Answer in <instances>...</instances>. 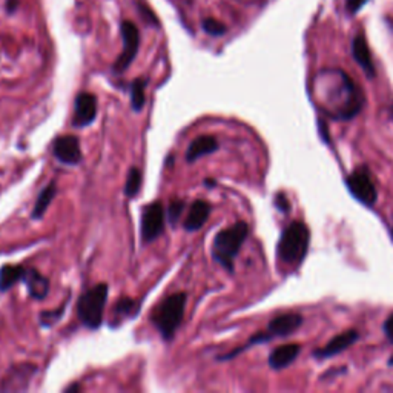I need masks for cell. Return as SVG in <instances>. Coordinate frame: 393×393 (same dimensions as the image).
<instances>
[{
    "instance_id": "1",
    "label": "cell",
    "mask_w": 393,
    "mask_h": 393,
    "mask_svg": "<svg viewBox=\"0 0 393 393\" xmlns=\"http://www.w3.org/2000/svg\"><path fill=\"white\" fill-rule=\"evenodd\" d=\"M247 234H249V226L244 221H238L234 226L220 230L214 238V260L226 270L234 272V261L247 238Z\"/></svg>"
},
{
    "instance_id": "2",
    "label": "cell",
    "mask_w": 393,
    "mask_h": 393,
    "mask_svg": "<svg viewBox=\"0 0 393 393\" xmlns=\"http://www.w3.org/2000/svg\"><path fill=\"white\" fill-rule=\"evenodd\" d=\"M186 301L188 296L184 292L170 295L158 304L154 314L151 315L152 324L163 336V340L171 341L174 338L175 332H177V329L183 322Z\"/></svg>"
},
{
    "instance_id": "3",
    "label": "cell",
    "mask_w": 393,
    "mask_h": 393,
    "mask_svg": "<svg viewBox=\"0 0 393 393\" xmlns=\"http://www.w3.org/2000/svg\"><path fill=\"white\" fill-rule=\"evenodd\" d=\"M310 242L309 229L301 221H294L286 228L278 243V258L287 264L301 263L308 254Z\"/></svg>"
},
{
    "instance_id": "4",
    "label": "cell",
    "mask_w": 393,
    "mask_h": 393,
    "mask_svg": "<svg viewBox=\"0 0 393 393\" xmlns=\"http://www.w3.org/2000/svg\"><path fill=\"white\" fill-rule=\"evenodd\" d=\"M109 287L102 283L94 286L80 296L77 303V314L80 318V323L85 327L95 331L103 323V310L106 306Z\"/></svg>"
},
{
    "instance_id": "5",
    "label": "cell",
    "mask_w": 393,
    "mask_h": 393,
    "mask_svg": "<svg viewBox=\"0 0 393 393\" xmlns=\"http://www.w3.org/2000/svg\"><path fill=\"white\" fill-rule=\"evenodd\" d=\"M347 189L354 198H357L361 205L364 206H373L378 200V192H376L375 183L371 177V172H368L366 167H358L354 172H352L349 177L346 179Z\"/></svg>"
},
{
    "instance_id": "6",
    "label": "cell",
    "mask_w": 393,
    "mask_h": 393,
    "mask_svg": "<svg viewBox=\"0 0 393 393\" xmlns=\"http://www.w3.org/2000/svg\"><path fill=\"white\" fill-rule=\"evenodd\" d=\"M142 242L144 244L152 243L165 230V207L160 202L149 203L144 206L142 212Z\"/></svg>"
},
{
    "instance_id": "7",
    "label": "cell",
    "mask_w": 393,
    "mask_h": 393,
    "mask_svg": "<svg viewBox=\"0 0 393 393\" xmlns=\"http://www.w3.org/2000/svg\"><path fill=\"white\" fill-rule=\"evenodd\" d=\"M122 37H123V51L114 63V71L117 74H122V72H125L131 67V63L134 62L135 55H137L140 46L139 29L132 22L122 23Z\"/></svg>"
},
{
    "instance_id": "8",
    "label": "cell",
    "mask_w": 393,
    "mask_h": 393,
    "mask_svg": "<svg viewBox=\"0 0 393 393\" xmlns=\"http://www.w3.org/2000/svg\"><path fill=\"white\" fill-rule=\"evenodd\" d=\"M37 367L34 364H19L10 368L5 378L0 382V390L4 392H18L25 390L29 386V381L33 378Z\"/></svg>"
},
{
    "instance_id": "9",
    "label": "cell",
    "mask_w": 393,
    "mask_h": 393,
    "mask_svg": "<svg viewBox=\"0 0 393 393\" xmlns=\"http://www.w3.org/2000/svg\"><path fill=\"white\" fill-rule=\"evenodd\" d=\"M54 156L63 165L74 166L82 162V149L76 135H60L54 142Z\"/></svg>"
},
{
    "instance_id": "10",
    "label": "cell",
    "mask_w": 393,
    "mask_h": 393,
    "mask_svg": "<svg viewBox=\"0 0 393 393\" xmlns=\"http://www.w3.org/2000/svg\"><path fill=\"white\" fill-rule=\"evenodd\" d=\"M97 97L91 92H80L74 103V118L72 123L76 126L91 125L97 117Z\"/></svg>"
},
{
    "instance_id": "11",
    "label": "cell",
    "mask_w": 393,
    "mask_h": 393,
    "mask_svg": "<svg viewBox=\"0 0 393 393\" xmlns=\"http://www.w3.org/2000/svg\"><path fill=\"white\" fill-rule=\"evenodd\" d=\"M303 324V317L298 314H284L272 319L268 329L264 331L268 341L278 338V336H289L295 331H298Z\"/></svg>"
},
{
    "instance_id": "12",
    "label": "cell",
    "mask_w": 393,
    "mask_h": 393,
    "mask_svg": "<svg viewBox=\"0 0 393 393\" xmlns=\"http://www.w3.org/2000/svg\"><path fill=\"white\" fill-rule=\"evenodd\" d=\"M359 338L358 331L355 329H350V331L343 332L340 335H336L335 338H332L329 341L323 349H318L314 352V357L319 358V359H327V358H332L335 355L341 354L343 350L349 349L352 344H354L357 340Z\"/></svg>"
},
{
    "instance_id": "13",
    "label": "cell",
    "mask_w": 393,
    "mask_h": 393,
    "mask_svg": "<svg viewBox=\"0 0 393 393\" xmlns=\"http://www.w3.org/2000/svg\"><path fill=\"white\" fill-rule=\"evenodd\" d=\"M211 211H212V206L209 203L205 202V200H197V202L191 205V209L183 224L184 229L188 232H195L198 229H202L206 224L207 219H209Z\"/></svg>"
},
{
    "instance_id": "14",
    "label": "cell",
    "mask_w": 393,
    "mask_h": 393,
    "mask_svg": "<svg viewBox=\"0 0 393 393\" xmlns=\"http://www.w3.org/2000/svg\"><path fill=\"white\" fill-rule=\"evenodd\" d=\"M352 54H354L355 62L366 72V76L375 77V65L372 60V54L371 50H368V45L363 34L355 36L354 42H352Z\"/></svg>"
},
{
    "instance_id": "15",
    "label": "cell",
    "mask_w": 393,
    "mask_h": 393,
    "mask_svg": "<svg viewBox=\"0 0 393 393\" xmlns=\"http://www.w3.org/2000/svg\"><path fill=\"white\" fill-rule=\"evenodd\" d=\"M301 352V346L300 344H284V346L277 347L274 352H272L269 357V366L275 371H282V368L291 366L294 361L298 358Z\"/></svg>"
},
{
    "instance_id": "16",
    "label": "cell",
    "mask_w": 393,
    "mask_h": 393,
    "mask_svg": "<svg viewBox=\"0 0 393 393\" xmlns=\"http://www.w3.org/2000/svg\"><path fill=\"white\" fill-rule=\"evenodd\" d=\"M219 149V142L212 135H200L189 144L186 151V162L194 163L200 157L209 156Z\"/></svg>"
},
{
    "instance_id": "17",
    "label": "cell",
    "mask_w": 393,
    "mask_h": 393,
    "mask_svg": "<svg viewBox=\"0 0 393 393\" xmlns=\"http://www.w3.org/2000/svg\"><path fill=\"white\" fill-rule=\"evenodd\" d=\"M23 283L27 284L28 294L34 300H43L46 298L48 292H50V282H48V278L39 274L36 269H27Z\"/></svg>"
},
{
    "instance_id": "18",
    "label": "cell",
    "mask_w": 393,
    "mask_h": 393,
    "mask_svg": "<svg viewBox=\"0 0 393 393\" xmlns=\"http://www.w3.org/2000/svg\"><path fill=\"white\" fill-rule=\"evenodd\" d=\"M27 274V268L18 266V264H6V266L0 268V292H6L10 289L23 282Z\"/></svg>"
},
{
    "instance_id": "19",
    "label": "cell",
    "mask_w": 393,
    "mask_h": 393,
    "mask_svg": "<svg viewBox=\"0 0 393 393\" xmlns=\"http://www.w3.org/2000/svg\"><path fill=\"white\" fill-rule=\"evenodd\" d=\"M55 192H57V184H55L54 181H51L45 189L40 191V194H39V197L36 200V205H34L33 215H31V216H33V220L43 219L46 209L53 203V200L55 197Z\"/></svg>"
},
{
    "instance_id": "20",
    "label": "cell",
    "mask_w": 393,
    "mask_h": 393,
    "mask_svg": "<svg viewBox=\"0 0 393 393\" xmlns=\"http://www.w3.org/2000/svg\"><path fill=\"white\" fill-rule=\"evenodd\" d=\"M139 301L131 298H122L112 309V319H114V326L117 322H122L125 318H131L139 312Z\"/></svg>"
},
{
    "instance_id": "21",
    "label": "cell",
    "mask_w": 393,
    "mask_h": 393,
    "mask_svg": "<svg viewBox=\"0 0 393 393\" xmlns=\"http://www.w3.org/2000/svg\"><path fill=\"white\" fill-rule=\"evenodd\" d=\"M146 85L148 78H137L131 85V106L135 112H140L144 106V102H146V95H144Z\"/></svg>"
},
{
    "instance_id": "22",
    "label": "cell",
    "mask_w": 393,
    "mask_h": 393,
    "mask_svg": "<svg viewBox=\"0 0 393 393\" xmlns=\"http://www.w3.org/2000/svg\"><path fill=\"white\" fill-rule=\"evenodd\" d=\"M140 186H142V172L139 167H131L125 184V195L130 198L135 197L139 194Z\"/></svg>"
},
{
    "instance_id": "23",
    "label": "cell",
    "mask_w": 393,
    "mask_h": 393,
    "mask_svg": "<svg viewBox=\"0 0 393 393\" xmlns=\"http://www.w3.org/2000/svg\"><path fill=\"white\" fill-rule=\"evenodd\" d=\"M184 206H186V205H184L183 200H174V202H171L170 206H167V211H166L167 221H170L172 226H175V224H177L179 219H180L183 211H184Z\"/></svg>"
},
{
    "instance_id": "24",
    "label": "cell",
    "mask_w": 393,
    "mask_h": 393,
    "mask_svg": "<svg viewBox=\"0 0 393 393\" xmlns=\"http://www.w3.org/2000/svg\"><path fill=\"white\" fill-rule=\"evenodd\" d=\"M203 29L209 36L219 37V36H223L224 33H226V25H224V23H221V22H219V20H215V19H205L203 20Z\"/></svg>"
},
{
    "instance_id": "25",
    "label": "cell",
    "mask_w": 393,
    "mask_h": 393,
    "mask_svg": "<svg viewBox=\"0 0 393 393\" xmlns=\"http://www.w3.org/2000/svg\"><path fill=\"white\" fill-rule=\"evenodd\" d=\"M63 312H65V306H62L59 310L42 312V314H40V323H42V326L45 327H50L63 315Z\"/></svg>"
},
{
    "instance_id": "26",
    "label": "cell",
    "mask_w": 393,
    "mask_h": 393,
    "mask_svg": "<svg viewBox=\"0 0 393 393\" xmlns=\"http://www.w3.org/2000/svg\"><path fill=\"white\" fill-rule=\"evenodd\" d=\"M382 329H384V333L387 336V340L393 344V314L387 317L386 322H384Z\"/></svg>"
},
{
    "instance_id": "27",
    "label": "cell",
    "mask_w": 393,
    "mask_h": 393,
    "mask_svg": "<svg viewBox=\"0 0 393 393\" xmlns=\"http://www.w3.org/2000/svg\"><path fill=\"white\" fill-rule=\"evenodd\" d=\"M367 2H368V0H346L350 13H358Z\"/></svg>"
},
{
    "instance_id": "28",
    "label": "cell",
    "mask_w": 393,
    "mask_h": 393,
    "mask_svg": "<svg viewBox=\"0 0 393 393\" xmlns=\"http://www.w3.org/2000/svg\"><path fill=\"white\" fill-rule=\"evenodd\" d=\"M275 206L278 207L282 212H287L289 211V202H287V197L284 194H278L275 198Z\"/></svg>"
},
{
    "instance_id": "29",
    "label": "cell",
    "mask_w": 393,
    "mask_h": 393,
    "mask_svg": "<svg viewBox=\"0 0 393 393\" xmlns=\"http://www.w3.org/2000/svg\"><path fill=\"white\" fill-rule=\"evenodd\" d=\"M19 6V0H6V11L8 13H14L18 10Z\"/></svg>"
},
{
    "instance_id": "30",
    "label": "cell",
    "mask_w": 393,
    "mask_h": 393,
    "mask_svg": "<svg viewBox=\"0 0 393 393\" xmlns=\"http://www.w3.org/2000/svg\"><path fill=\"white\" fill-rule=\"evenodd\" d=\"M74 390H80V384H74V386H71L67 389V392H74Z\"/></svg>"
},
{
    "instance_id": "31",
    "label": "cell",
    "mask_w": 393,
    "mask_h": 393,
    "mask_svg": "<svg viewBox=\"0 0 393 393\" xmlns=\"http://www.w3.org/2000/svg\"><path fill=\"white\" fill-rule=\"evenodd\" d=\"M390 117H392V118H393V105H392V106H390Z\"/></svg>"
},
{
    "instance_id": "32",
    "label": "cell",
    "mask_w": 393,
    "mask_h": 393,
    "mask_svg": "<svg viewBox=\"0 0 393 393\" xmlns=\"http://www.w3.org/2000/svg\"><path fill=\"white\" fill-rule=\"evenodd\" d=\"M392 238H393V229H392Z\"/></svg>"
}]
</instances>
